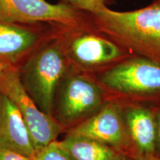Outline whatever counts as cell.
I'll return each instance as SVG.
<instances>
[{"mask_svg": "<svg viewBox=\"0 0 160 160\" xmlns=\"http://www.w3.org/2000/svg\"><path fill=\"white\" fill-rule=\"evenodd\" d=\"M122 105L108 100L99 111L65 133L91 138L113 148L129 160L137 154L126 129Z\"/></svg>", "mask_w": 160, "mask_h": 160, "instance_id": "cell-8", "label": "cell"}, {"mask_svg": "<svg viewBox=\"0 0 160 160\" xmlns=\"http://www.w3.org/2000/svg\"><path fill=\"white\" fill-rule=\"evenodd\" d=\"M71 65L53 32L48 43L35 50L18 68L22 85L36 105L53 117L56 95Z\"/></svg>", "mask_w": 160, "mask_h": 160, "instance_id": "cell-4", "label": "cell"}, {"mask_svg": "<svg viewBox=\"0 0 160 160\" xmlns=\"http://www.w3.org/2000/svg\"><path fill=\"white\" fill-rule=\"evenodd\" d=\"M107 101L93 75L71 66L58 88L53 117L66 133L95 114Z\"/></svg>", "mask_w": 160, "mask_h": 160, "instance_id": "cell-5", "label": "cell"}, {"mask_svg": "<svg viewBox=\"0 0 160 160\" xmlns=\"http://www.w3.org/2000/svg\"><path fill=\"white\" fill-rule=\"evenodd\" d=\"M88 17V13L62 2L51 4L45 0H0V21L5 22L73 26Z\"/></svg>", "mask_w": 160, "mask_h": 160, "instance_id": "cell-7", "label": "cell"}, {"mask_svg": "<svg viewBox=\"0 0 160 160\" xmlns=\"http://www.w3.org/2000/svg\"><path fill=\"white\" fill-rule=\"evenodd\" d=\"M71 67L95 74L134 55L97 28L90 14L73 26H53Z\"/></svg>", "mask_w": 160, "mask_h": 160, "instance_id": "cell-3", "label": "cell"}, {"mask_svg": "<svg viewBox=\"0 0 160 160\" xmlns=\"http://www.w3.org/2000/svg\"><path fill=\"white\" fill-rule=\"evenodd\" d=\"M33 160H70L60 149L57 140L36 151Z\"/></svg>", "mask_w": 160, "mask_h": 160, "instance_id": "cell-14", "label": "cell"}, {"mask_svg": "<svg viewBox=\"0 0 160 160\" xmlns=\"http://www.w3.org/2000/svg\"><path fill=\"white\" fill-rule=\"evenodd\" d=\"M0 92L8 96L17 106L28 129L36 151L57 141L60 134L65 133L59 122L42 111L28 94L17 68L8 66L0 76Z\"/></svg>", "mask_w": 160, "mask_h": 160, "instance_id": "cell-6", "label": "cell"}, {"mask_svg": "<svg viewBox=\"0 0 160 160\" xmlns=\"http://www.w3.org/2000/svg\"><path fill=\"white\" fill-rule=\"evenodd\" d=\"M92 75L108 100L122 105H160V64L157 62L132 55Z\"/></svg>", "mask_w": 160, "mask_h": 160, "instance_id": "cell-2", "label": "cell"}, {"mask_svg": "<svg viewBox=\"0 0 160 160\" xmlns=\"http://www.w3.org/2000/svg\"><path fill=\"white\" fill-rule=\"evenodd\" d=\"M156 119V151L160 156V108L155 112Z\"/></svg>", "mask_w": 160, "mask_h": 160, "instance_id": "cell-15", "label": "cell"}, {"mask_svg": "<svg viewBox=\"0 0 160 160\" xmlns=\"http://www.w3.org/2000/svg\"><path fill=\"white\" fill-rule=\"evenodd\" d=\"M80 11L96 14L108 8L111 0H60Z\"/></svg>", "mask_w": 160, "mask_h": 160, "instance_id": "cell-13", "label": "cell"}, {"mask_svg": "<svg viewBox=\"0 0 160 160\" xmlns=\"http://www.w3.org/2000/svg\"><path fill=\"white\" fill-rule=\"evenodd\" d=\"M40 42L42 34L33 28L0 21V62L5 65L19 68Z\"/></svg>", "mask_w": 160, "mask_h": 160, "instance_id": "cell-10", "label": "cell"}, {"mask_svg": "<svg viewBox=\"0 0 160 160\" xmlns=\"http://www.w3.org/2000/svg\"><path fill=\"white\" fill-rule=\"evenodd\" d=\"M122 107L124 122L137 154L157 153L156 111L142 105H125Z\"/></svg>", "mask_w": 160, "mask_h": 160, "instance_id": "cell-11", "label": "cell"}, {"mask_svg": "<svg viewBox=\"0 0 160 160\" xmlns=\"http://www.w3.org/2000/svg\"><path fill=\"white\" fill-rule=\"evenodd\" d=\"M91 16L99 31L124 48L160 64V0L134 11L107 8Z\"/></svg>", "mask_w": 160, "mask_h": 160, "instance_id": "cell-1", "label": "cell"}, {"mask_svg": "<svg viewBox=\"0 0 160 160\" xmlns=\"http://www.w3.org/2000/svg\"><path fill=\"white\" fill-rule=\"evenodd\" d=\"M130 160H160V156L157 153L152 155L137 154Z\"/></svg>", "mask_w": 160, "mask_h": 160, "instance_id": "cell-17", "label": "cell"}, {"mask_svg": "<svg viewBox=\"0 0 160 160\" xmlns=\"http://www.w3.org/2000/svg\"><path fill=\"white\" fill-rule=\"evenodd\" d=\"M0 160H31L13 152L0 149Z\"/></svg>", "mask_w": 160, "mask_h": 160, "instance_id": "cell-16", "label": "cell"}, {"mask_svg": "<svg viewBox=\"0 0 160 160\" xmlns=\"http://www.w3.org/2000/svg\"><path fill=\"white\" fill-rule=\"evenodd\" d=\"M8 65H6L4 63L0 62V76L2 74L4 71H5V68L8 67Z\"/></svg>", "mask_w": 160, "mask_h": 160, "instance_id": "cell-18", "label": "cell"}, {"mask_svg": "<svg viewBox=\"0 0 160 160\" xmlns=\"http://www.w3.org/2000/svg\"><path fill=\"white\" fill-rule=\"evenodd\" d=\"M122 160H129V159H128V158H125V159H123Z\"/></svg>", "mask_w": 160, "mask_h": 160, "instance_id": "cell-19", "label": "cell"}, {"mask_svg": "<svg viewBox=\"0 0 160 160\" xmlns=\"http://www.w3.org/2000/svg\"><path fill=\"white\" fill-rule=\"evenodd\" d=\"M57 143L70 160H122L125 156L113 148L84 136L65 133Z\"/></svg>", "mask_w": 160, "mask_h": 160, "instance_id": "cell-12", "label": "cell"}, {"mask_svg": "<svg viewBox=\"0 0 160 160\" xmlns=\"http://www.w3.org/2000/svg\"><path fill=\"white\" fill-rule=\"evenodd\" d=\"M0 149L33 160L36 150L21 113L10 98L0 92Z\"/></svg>", "mask_w": 160, "mask_h": 160, "instance_id": "cell-9", "label": "cell"}]
</instances>
